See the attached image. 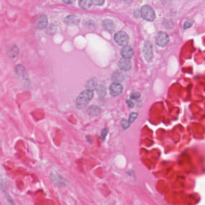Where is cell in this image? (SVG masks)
Instances as JSON below:
<instances>
[{"label":"cell","instance_id":"cell-1","mask_svg":"<svg viewBox=\"0 0 205 205\" xmlns=\"http://www.w3.org/2000/svg\"><path fill=\"white\" fill-rule=\"evenodd\" d=\"M16 73L19 83L24 88H29L31 85L29 75L25 68L21 64L16 66Z\"/></svg>","mask_w":205,"mask_h":205},{"label":"cell","instance_id":"cell-2","mask_svg":"<svg viewBox=\"0 0 205 205\" xmlns=\"http://www.w3.org/2000/svg\"><path fill=\"white\" fill-rule=\"evenodd\" d=\"M94 95L93 91L86 89L82 92L76 98V105L79 109L85 107L87 104L91 100Z\"/></svg>","mask_w":205,"mask_h":205},{"label":"cell","instance_id":"cell-3","mask_svg":"<svg viewBox=\"0 0 205 205\" xmlns=\"http://www.w3.org/2000/svg\"><path fill=\"white\" fill-rule=\"evenodd\" d=\"M141 13L142 17L148 21H153L156 17L154 9L148 5L143 6Z\"/></svg>","mask_w":205,"mask_h":205},{"label":"cell","instance_id":"cell-4","mask_svg":"<svg viewBox=\"0 0 205 205\" xmlns=\"http://www.w3.org/2000/svg\"><path fill=\"white\" fill-rule=\"evenodd\" d=\"M114 40L119 46H126L129 41V37L126 32L124 31L117 32L114 36Z\"/></svg>","mask_w":205,"mask_h":205},{"label":"cell","instance_id":"cell-5","mask_svg":"<svg viewBox=\"0 0 205 205\" xmlns=\"http://www.w3.org/2000/svg\"><path fill=\"white\" fill-rule=\"evenodd\" d=\"M156 44L160 47H165L169 42V37L165 32L160 31L157 34L155 38Z\"/></svg>","mask_w":205,"mask_h":205},{"label":"cell","instance_id":"cell-6","mask_svg":"<svg viewBox=\"0 0 205 205\" xmlns=\"http://www.w3.org/2000/svg\"><path fill=\"white\" fill-rule=\"evenodd\" d=\"M143 55L145 56V58L148 62H151L153 59V52H152V46L150 43V41H146L145 43L144 47H143Z\"/></svg>","mask_w":205,"mask_h":205},{"label":"cell","instance_id":"cell-7","mask_svg":"<svg viewBox=\"0 0 205 205\" xmlns=\"http://www.w3.org/2000/svg\"><path fill=\"white\" fill-rule=\"evenodd\" d=\"M47 25V16L44 15L39 16L35 22V27L37 30H43L45 28Z\"/></svg>","mask_w":205,"mask_h":205},{"label":"cell","instance_id":"cell-8","mask_svg":"<svg viewBox=\"0 0 205 205\" xmlns=\"http://www.w3.org/2000/svg\"><path fill=\"white\" fill-rule=\"evenodd\" d=\"M122 85L118 83H113L111 84V86L109 87V91L112 96L115 97L118 95L121 94L122 92Z\"/></svg>","mask_w":205,"mask_h":205},{"label":"cell","instance_id":"cell-9","mask_svg":"<svg viewBox=\"0 0 205 205\" xmlns=\"http://www.w3.org/2000/svg\"><path fill=\"white\" fill-rule=\"evenodd\" d=\"M118 66L122 71H129L131 68V62L128 59L122 58L119 61Z\"/></svg>","mask_w":205,"mask_h":205},{"label":"cell","instance_id":"cell-10","mask_svg":"<svg viewBox=\"0 0 205 205\" xmlns=\"http://www.w3.org/2000/svg\"><path fill=\"white\" fill-rule=\"evenodd\" d=\"M121 54L124 58L130 60L134 55V51L131 47L126 45L122 48Z\"/></svg>","mask_w":205,"mask_h":205},{"label":"cell","instance_id":"cell-11","mask_svg":"<svg viewBox=\"0 0 205 205\" xmlns=\"http://www.w3.org/2000/svg\"><path fill=\"white\" fill-rule=\"evenodd\" d=\"M51 178L53 180V181L55 183L56 185L59 186H67L68 185V182L65 179L63 178L60 175L56 174H51Z\"/></svg>","mask_w":205,"mask_h":205},{"label":"cell","instance_id":"cell-12","mask_svg":"<svg viewBox=\"0 0 205 205\" xmlns=\"http://www.w3.org/2000/svg\"><path fill=\"white\" fill-rule=\"evenodd\" d=\"M7 55L10 58L13 59L19 55V49L16 45H10L7 49Z\"/></svg>","mask_w":205,"mask_h":205},{"label":"cell","instance_id":"cell-13","mask_svg":"<svg viewBox=\"0 0 205 205\" xmlns=\"http://www.w3.org/2000/svg\"><path fill=\"white\" fill-rule=\"evenodd\" d=\"M102 26L103 29L107 31H113L115 29V25L113 22L108 19L102 21Z\"/></svg>","mask_w":205,"mask_h":205},{"label":"cell","instance_id":"cell-14","mask_svg":"<svg viewBox=\"0 0 205 205\" xmlns=\"http://www.w3.org/2000/svg\"><path fill=\"white\" fill-rule=\"evenodd\" d=\"M64 22L68 25H76L79 22V18L74 15H70L65 19Z\"/></svg>","mask_w":205,"mask_h":205},{"label":"cell","instance_id":"cell-15","mask_svg":"<svg viewBox=\"0 0 205 205\" xmlns=\"http://www.w3.org/2000/svg\"><path fill=\"white\" fill-rule=\"evenodd\" d=\"M87 113L90 116H97L101 113V109L97 106H91L87 109Z\"/></svg>","mask_w":205,"mask_h":205},{"label":"cell","instance_id":"cell-16","mask_svg":"<svg viewBox=\"0 0 205 205\" xmlns=\"http://www.w3.org/2000/svg\"><path fill=\"white\" fill-rule=\"evenodd\" d=\"M112 80L116 83H118L124 80L123 74L119 71H115L112 76Z\"/></svg>","mask_w":205,"mask_h":205},{"label":"cell","instance_id":"cell-17","mask_svg":"<svg viewBox=\"0 0 205 205\" xmlns=\"http://www.w3.org/2000/svg\"><path fill=\"white\" fill-rule=\"evenodd\" d=\"M91 0H79V6L83 9H88L92 6Z\"/></svg>","mask_w":205,"mask_h":205},{"label":"cell","instance_id":"cell-18","mask_svg":"<svg viewBox=\"0 0 205 205\" xmlns=\"http://www.w3.org/2000/svg\"><path fill=\"white\" fill-rule=\"evenodd\" d=\"M97 86V80L95 79H91L89 81H88L86 85L88 89L91 91L94 90Z\"/></svg>","mask_w":205,"mask_h":205},{"label":"cell","instance_id":"cell-19","mask_svg":"<svg viewBox=\"0 0 205 205\" xmlns=\"http://www.w3.org/2000/svg\"><path fill=\"white\" fill-rule=\"evenodd\" d=\"M97 93L100 97H103L106 95V88L104 85H100L98 87Z\"/></svg>","mask_w":205,"mask_h":205},{"label":"cell","instance_id":"cell-20","mask_svg":"<svg viewBox=\"0 0 205 205\" xmlns=\"http://www.w3.org/2000/svg\"><path fill=\"white\" fill-rule=\"evenodd\" d=\"M193 23H194V22H193V20H191V19L187 20L184 22V24L183 25V27L185 30L188 29V28L192 26V25H193Z\"/></svg>","mask_w":205,"mask_h":205},{"label":"cell","instance_id":"cell-21","mask_svg":"<svg viewBox=\"0 0 205 205\" xmlns=\"http://www.w3.org/2000/svg\"><path fill=\"white\" fill-rule=\"evenodd\" d=\"M164 25L167 29H172L174 27V22L171 20L166 21L164 23Z\"/></svg>","mask_w":205,"mask_h":205},{"label":"cell","instance_id":"cell-22","mask_svg":"<svg viewBox=\"0 0 205 205\" xmlns=\"http://www.w3.org/2000/svg\"><path fill=\"white\" fill-rule=\"evenodd\" d=\"M121 125H122V126L124 129H126L130 126V123L129 122V121H126V119H124L121 121Z\"/></svg>","mask_w":205,"mask_h":205},{"label":"cell","instance_id":"cell-23","mask_svg":"<svg viewBox=\"0 0 205 205\" xmlns=\"http://www.w3.org/2000/svg\"><path fill=\"white\" fill-rule=\"evenodd\" d=\"M137 113H132L130 115V117H129V122L131 124V123H133L134 122V121L136 119L137 117Z\"/></svg>","mask_w":205,"mask_h":205},{"label":"cell","instance_id":"cell-24","mask_svg":"<svg viewBox=\"0 0 205 205\" xmlns=\"http://www.w3.org/2000/svg\"><path fill=\"white\" fill-rule=\"evenodd\" d=\"M108 131H109V129L108 128H105L102 131V134H101V139L102 140V141H104L107 134L108 133Z\"/></svg>","mask_w":205,"mask_h":205},{"label":"cell","instance_id":"cell-25","mask_svg":"<svg viewBox=\"0 0 205 205\" xmlns=\"http://www.w3.org/2000/svg\"><path fill=\"white\" fill-rule=\"evenodd\" d=\"M93 3L96 6H102L104 2V0H91Z\"/></svg>","mask_w":205,"mask_h":205},{"label":"cell","instance_id":"cell-26","mask_svg":"<svg viewBox=\"0 0 205 205\" xmlns=\"http://www.w3.org/2000/svg\"><path fill=\"white\" fill-rule=\"evenodd\" d=\"M141 97V94L138 93H133L130 95L131 99H137Z\"/></svg>","mask_w":205,"mask_h":205},{"label":"cell","instance_id":"cell-27","mask_svg":"<svg viewBox=\"0 0 205 205\" xmlns=\"http://www.w3.org/2000/svg\"><path fill=\"white\" fill-rule=\"evenodd\" d=\"M85 24H86V25H87V27L88 28H90V26L91 25L93 28H95L94 25L95 24L94 22H93V21H88V22H87L86 23H85Z\"/></svg>","mask_w":205,"mask_h":205},{"label":"cell","instance_id":"cell-28","mask_svg":"<svg viewBox=\"0 0 205 205\" xmlns=\"http://www.w3.org/2000/svg\"><path fill=\"white\" fill-rule=\"evenodd\" d=\"M126 104H128V106L129 107L132 108V107H134V104H133V102H132L131 100H126Z\"/></svg>","mask_w":205,"mask_h":205},{"label":"cell","instance_id":"cell-29","mask_svg":"<svg viewBox=\"0 0 205 205\" xmlns=\"http://www.w3.org/2000/svg\"><path fill=\"white\" fill-rule=\"evenodd\" d=\"M6 198H7V201L8 202V203H10V205H15V203L12 201V200L10 198V197L8 196H7V195H6Z\"/></svg>","mask_w":205,"mask_h":205},{"label":"cell","instance_id":"cell-30","mask_svg":"<svg viewBox=\"0 0 205 205\" xmlns=\"http://www.w3.org/2000/svg\"><path fill=\"white\" fill-rule=\"evenodd\" d=\"M62 1H63L64 2H65L66 4H69L74 3V2L75 1V0H62Z\"/></svg>","mask_w":205,"mask_h":205},{"label":"cell","instance_id":"cell-31","mask_svg":"<svg viewBox=\"0 0 205 205\" xmlns=\"http://www.w3.org/2000/svg\"><path fill=\"white\" fill-rule=\"evenodd\" d=\"M3 187V179L0 172V187Z\"/></svg>","mask_w":205,"mask_h":205}]
</instances>
